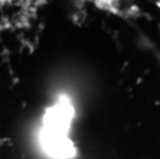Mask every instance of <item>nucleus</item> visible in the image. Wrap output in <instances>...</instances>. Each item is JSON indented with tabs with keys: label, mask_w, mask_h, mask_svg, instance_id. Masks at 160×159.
<instances>
[{
	"label": "nucleus",
	"mask_w": 160,
	"mask_h": 159,
	"mask_svg": "<svg viewBox=\"0 0 160 159\" xmlns=\"http://www.w3.org/2000/svg\"><path fill=\"white\" fill-rule=\"evenodd\" d=\"M72 118L73 107L70 101L66 98H61L58 103L47 112L42 130L53 134L67 135Z\"/></svg>",
	"instance_id": "f257e3e1"
},
{
	"label": "nucleus",
	"mask_w": 160,
	"mask_h": 159,
	"mask_svg": "<svg viewBox=\"0 0 160 159\" xmlns=\"http://www.w3.org/2000/svg\"><path fill=\"white\" fill-rule=\"evenodd\" d=\"M40 144L48 155L56 159L72 158L76 153L73 144L69 140L68 135L53 134L42 131Z\"/></svg>",
	"instance_id": "f03ea898"
}]
</instances>
